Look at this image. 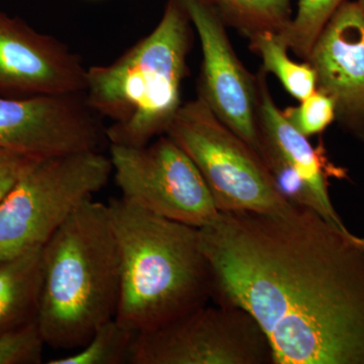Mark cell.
<instances>
[{
  "label": "cell",
  "mask_w": 364,
  "mask_h": 364,
  "mask_svg": "<svg viewBox=\"0 0 364 364\" xmlns=\"http://www.w3.org/2000/svg\"><path fill=\"white\" fill-rule=\"evenodd\" d=\"M215 304L262 328L273 364H364V251L310 208L219 213L198 229Z\"/></svg>",
  "instance_id": "obj_1"
},
{
  "label": "cell",
  "mask_w": 364,
  "mask_h": 364,
  "mask_svg": "<svg viewBox=\"0 0 364 364\" xmlns=\"http://www.w3.org/2000/svg\"><path fill=\"white\" fill-rule=\"evenodd\" d=\"M202 47L198 97L259 154L257 77L235 52L227 26L208 0H181Z\"/></svg>",
  "instance_id": "obj_10"
},
{
  "label": "cell",
  "mask_w": 364,
  "mask_h": 364,
  "mask_svg": "<svg viewBox=\"0 0 364 364\" xmlns=\"http://www.w3.org/2000/svg\"><path fill=\"white\" fill-rule=\"evenodd\" d=\"M358 2L359 6H360L361 11H363V14L364 16V0H356Z\"/></svg>",
  "instance_id": "obj_23"
},
{
  "label": "cell",
  "mask_w": 364,
  "mask_h": 364,
  "mask_svg": "<svg viewBox=\"0 0 364 364\" xmlns=\"http://www.w3.org/2000/svg\"><path fill=\"white\" fill-rule=\"evenodd\" d=\"M109 143L85 93L0 97V147L44 159L97 151Z\"/></svg>",
  "instance_id": "obj_9"
},
{
  "label": "cell",
  "mask_w": 364,
  "mask_h": 364,
  "mask_svg": "<svg viewBox=\"0 0 364 364\" xmlns=\"http://www.w3.org/2000/svg\"><path fill=\"white\" fill-rule=\"evenodd\" d=\"M45 345L37 323L0 335V364H40Z\"/></svg>",
  "instance_id": "obj_20"
},
{
  "label": "cell",
  "mask_w": 364,
  "mask_h": 364,
  "mask_svg": "<svg viewBox=\"0 0 364 364\" xmlns=\"http://www.w3.org/2000/svg\"><path fill=\"white\" fill-rule=\"evenodd\" d=\"M136 334L112 318L102 325L77 352L52 359L49 364L130 363Z\"/></svg>",
  "instance_id": "obj_17"
},
{
  "label": "cell",
  "mask_w": 364,
  "mask_h": 364,
  "mask_svg": "<svg viewBox=\"0 0 364 364\" xmlns=\"http://www.w3.org/2000/svg\"><path fill=\"white\" fill-rule=\"evenodd\" d=\"M107 205L121 257L117 322L131 331H148L207 305L212 273L198 228L123 198Z\"/></svg>",
  "instance_id": "obj_2"
},
{
  "label": "cell",
  "mask_w": 364,
  "mask_h": 364,
  "mask_svg": "<svg viewBox=\"0 0 364 364\" xmlns=\"http://www.w3.org/2000/svg\"><path fill=\"white\" fill-rule=\"evenodd\" d=\"M37 324L46 345L73 350L116 318L121 257L109 205H79L42 248Z\"/></svg>",
  "instance_id": "obj_3"
},
{
  "label": "cell",
  "mask_w": 364,
  "mask_h": 364,
  "mask_svg": "<svg viewBox=\"0 0 364 364\" xmlns=\"http://www.w3.org/2000/svg\"><path fill=\"white\" fill-rule=\"evenodd\" d=\"M87 69L61 41L0 11V97L85 92Z\"/></svg>",
  "instance_id": "obj_11"
},
{
  "label": "cell",
  "mask_w": 364,
  "mask_h": 364,
  "mask_svg": "<svg viewBox=\"0 0 364 364\" xmlns=\"http://www.w3.org/2000/svg\"><path fill=\"white\" fill-rule=\"evenodd\" d=\"M130 364H273V356L247 311L215 304L136 333Z\"/></svg>",
  "instance_id": "obj_7"
},
{
  "label": "cell",
  "mask_w": 364,
  "mask_h": 364,
  "mask_svg": "<svg viewBox=\"0 0 364 364\" xmlns=\"http://www.w3.org/2000/svg\"><path fill=\"white\" fill-rule=\"evenodd\" d=\"M352 239L364 251V237H358L356 235L352 234Z\"/></svg>",
  "instance_id": "obj_22"
},
{
  "label": "cell",
  "mask_w": 364,
  "mask_h": 364,
  "mask_svg": "<svg viewBox=\"0 0 364 364\" xmlns=\"http://www.w3.org/2000/svg\"><path fill=\"white\" fill-rule=\"evenodd\" d=\"M109 154L114 181L127 202L198 229L219 215L195 162L168 136L143 147L109 144Z\"/></svg>",
  "instance_id": "obj_8"
},
{
  "label": "cell",
  "mask_w": 364,
  "mask_h": 364,
  "mask_svg": "<svg viewBox=\"0 0 364 364\" xmlns=\"http://www.w3.org/2000/svg\"><path fill=\"white\" fill-rule=\"evenodd\" d=\"M191 18L181 0H168L154 30L109 65L86 74V102L111 119L109 144L143 147L165 135L181 107L193 45Z\"/></svg>",
  "instance_id": "obj_4"
},
{
  "label": "cell",
  "mask_w": 364,
  "mask_h": 364,
  "mask_svg": "<svg viewBox=\"0 0 364 364\" xmlns=\"http://www.w3.org/2000/svg\"><path fill=\"white\" fill-rule=\"evenodd\" d=\"M38 158L0 147V202Z\"/></svg>",
  "instance_id": "obj_21"
},
{
  "label": "cell",
  "mask_w": 364,
  "mask_h": 364,
  "mask_svg": "<svg viewBox=\"0 0 364 364\" xmlns=\"http://www.w3.org/2000/svg\"><path fill=\"white\" fill-rule=\"evenodd\" d=\"M225 25L251 39L262 33L284 35L293 21L291 0H208Z\"/></svg>",
  "instance_id": "obj_15"
},
{
  "label": "cell",
  "mask_w": 364,
  "mask_h": 364,
  "mask_svg": "<svg viewBox=\"0 0 364 364\" xmlns=\"http://www.w3.org/2000/svg\"><path fill=\"white\" fill-rule=\"evenodd\" d=\"M306 61L317 90L335 104L336 121L364 143V16L358 1H346L323 28Z\"/></svg>",
  "instance_id": "obj_12"
},
{
  "label": "cell",
  "mask_w": 364,
  "mask_h": 364,
  "mask_svg": "<svg viewBox=\"0 0 364 364\" xmlns=\"http://www.w3.org/2000/svg\"><path fill=\"white\" fill-rule=\"evenodd\" d=\"M267 75L261 67L256 75L260 148H269L303 177L317 200L318 214L335 226L347 229L328 191V176L343 177L344 172L335 168L328 162L324 150L314 148L308 136L299 133L287 121L270 93Z\"/></svg>",
  "instance_id": "obj_13"
},
{
  "label": "cell",
  "mask_w": 364,
  "mask_h": 364,
  "mask_svg": "<svg viewBox=\"0 0 364 364\" xmlns=\"http://www.w3.org/2000/svg\"><path fill=\"white\" fill-rule=\"evenodd\" d=\"M346 0H296L293 21L279 35L298 58L306 61L323 28Z\"/></svg>",
  "instance_id": "obj_18"
},
{
  "label": "cell",
  "mask_w": 364,
  "mask_h": 364,
  "mask_svg": "<svg viewBox=\"0 0 364 364\" xmlns=\"http://www.w3.org/2000/svg\"><path fill=\"white\" fill-rule=\"evenodd\" d=\"M249 49L259 56L263 69L275 76L284 90L299 102L317 90V77L308 61L289 56V47L279 33H262L249 39Z\"/></svg>",
  "instance_id": "obj_16"
},
{
  "label": "cell",
  "mask_w": 364,
  "mask_h": 364,
  "mask_svg": "<svg viewBox=\"0 0 364 364\" xmlns=\"http://www.w3.org/2000/svg\"><path fill=\"white\" fill-rule=\"evenodd\" d=\"M282 112L291 126L308 138L323 133L336 121L334 102L318 90L301 100L296 107H287Z\"/></svg>",
  "instance_id": "obj_19"
},
{
  "label": "cell",
  "mask_w": 364,
  "mask_h": 364,
  "mask_svg": "<svg viewBox=\"0 0 364 364\" xmlns=\"http://www.w3.org/2000/svg\"><path fill=\"white\" fill-rule=\"evenodd\" d=\"M165 135L195 162L219 212L274 214L293 207L259 154L200 97L181 105Z\"/></svg>",
  "instance_id": "obj_6"
},
{
  "label": "cell",
  "mask_w": 364,
  "mask_h": 364,
  "mask_svg": "<svg viewBox=\"0 0 364 364\" xmlns=\"http://www.w3.org/2000/svg\"><path fill=\"white\" fill-rule=\"evenodd\" d=\"M42 282V248L0 262V335L37 323Z\"/></svg>",
  "instance_id": "obj_14"
},
{
  "label": "cell",
  "mask_w": 364,
  "mask_h": 364,
  "mask_svg": "<svg viewBox=\"0 0 364 364\" xmlns=\"http://www.w3.org/2000/svg\"><path fill=\"white\" fill-rule=\"evenodd\" d=\"M112 173L111 159L97 151L37 160L0 202V262L44 247Z\"/></svg>",
  "instance_id": "obj_5"
}]
</instances>
